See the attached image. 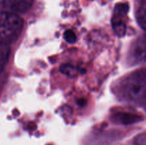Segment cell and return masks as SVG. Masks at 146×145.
Wrapping results in <instances>:
<instances>
[{
	"label": "cell",
	"mask_w": 146,
	"mask_h": 145,
	"mask_svg": "<svg viewBox=\"0 0 146 145\" xmlns=\"http://www.w3.org/2000/svg\"><path fill=\"white\" fill-rule=\"evenodd\" d=\"M121 92L124 99L141 104L146 101V69H141L130 74L121 85Z\"/></svg>",
	"instance_id": "6da1fadb"
},
{
	"label": "cell",
	"mask_w": 146,
	"mask_h": 145,
	"mask_svg": "<svg viewBox=\"0 0 146 145\" xmlns=\"http://www.w3.org/2000/svg\"><path fill=\"white\" fill-rule=\"evenodd\" d=\"M24 21L11 12H0V44H9L15 41L21 34Z\"/></svg>",
	"instance_id": "7a4b0ae2"
},
{
	"label": "cell",
	"mask_w": 146,
	"mask_h": 145,
	"mask_svg": "<svg viewBox=\"0 0 146 145\" xmlns=\"http://www.w3.org/2000/svg\"><path fill=\"white\" fill-rule=\"evenodd\" d=\"M129 10V6L126 3H119L114 8L112 18V26L117 36L123 37L126 32V24L125 17Z\"/></svg>",
	"instance_id": "3957f363"
},
{
	"label": "cell",
	"mask_w": 146,
	"mask_h": 145,
	"mask_svg": "<svg viewBox=\"0 0 146 145\" xmlns=\"http://www.w3.org/2000/svg\"><path fill=\"white\" fill-rule=\"evenodd\" d=\"M128 61L132 65L146 62V34L140 36L132 44L128 54Z\"/></svg>",
	"instance_id": "277c9868"
},
{
	"label": "cell",
	"mask_w": 146,
	"mask_h": 145,
	"mask_svg": "<svg viewBox=\"0 0 146 145\" xmlns=\"http://www.w3.org/2000/svg\"><path fill=\"white\" fill-rule=\"evenodd\" d=\"M34 0H1L6 9L12 12L24 13L31 7Z\"/></svg>",
	"instance_id": "5b68a950"
},
{
	"label": "cell",
	"mask_w": 146,
	"mask_h": 145,
	"mask_svg": "<svg viewBox=\"0 0 146 145\" xmlns=\"http://www.w3.org/2000/svg\"><path fill=\"white\" fill-rule=\"evenodd\" d=\"M114 117L118 122L124 125L136 123L143 119V117L140 115L133 113H128V112H119L117 113Z\"/></svg>",
	"instance_id": "8992f818"
},
{
	"label": "cell",
	"mask_w": 146,
	"mask_h": 145,
	"mask_svg": "<svg viewBox=\"0 0 146 145\" xmlns=\"http://www.w3.org/2000/svg\"><path fill=\"white\" fill-rule=\"evenodd\" d=\"M136 18L139 25L146 31V0H141L136 11Z\"/></svg>",
	"instance_id": "52a82bcc"
},
{
	"label": "cell",
	"mask_w": 146,
	"mask_h": 145,
	"mask_svg": "<svg viewBox=\"0 0 146 145\" xmlns=\"http://www.w3.org/2000/svg\"><path fill=\"white\" fill-rule=\"evenodd\" d=\"M10 47L9 44H0V72L8 63Z\"/></svg>",
	"instance_id": "ba28073f"
},
{
	"label": "cell",
	"mask_w": 146,
	"mask_h": 145,
	"mask_svg": "<svg viewBox=\"0 0 146 145\" xmlns=\"http://www.w3.org/2000/svg\"><path fill=\"white\" fill-rule=\"evenodd\" d=\"M60 71L64 74L70 75V76H74L76 73V69L73 65L70 64H63L60 68Z\"/></svg>",
	"instance_id": "9c48e42d"
},
{
	"label": "cell",
	"mask_w": 146,
	"mask_h": 145,
	"mask_svg": "<svg viewBox=\"0 0 146 145\" xmlns=\"http://www.w3.org/2000/svg\"><path fill=\"white\" fill-rule=\"evenodd\" d=\"M64 37L66 41L69 44H74L76 41V36L75 33L71 30H67L64 34Z\"/></svg>",
	"instance_id": "30bf717a"
},
{
	"label": "cell",
	"mask_w": 146,
	"mask_h": 145,
	"mask_svg": "<svg viewBox=\"0 0 146 145\" xmlns=\"http://www.w3.org/2000/svg\"><path fill=\"white\" fill-rule=\"evenodd\" d=\"M134 142L135 145H146V132L137 136Z\"/></svg>",
	"instance_id": "8fae6325"
}]
</instances>
